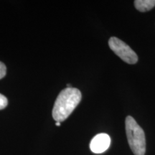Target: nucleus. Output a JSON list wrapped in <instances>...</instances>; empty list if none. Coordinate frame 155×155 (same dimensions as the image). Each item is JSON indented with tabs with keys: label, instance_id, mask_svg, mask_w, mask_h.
<instances>
[{
	"label": "nucleus",
	"instance_id": "1",
	"mask_svg": "<svg viewBox=\"0 0 155 155\" xmlns=\"http://www.w3.org/2000/svg\"><path fill=\"white\" fill-rule=\"evenodd\" d=\"M81 93L78 88H66L60 93L53 108V117L56 122L65 121L81 102Z\"/></svg>",
	"mask_w": 155,
	"mask_h": 155
},
{
	"label": "nucleus",
	"instance_id": "2",
	"mask_svg": "<svg viewBox=\"0 0 155 155\" xmlns=\"http://www.w3.org/2000/svg\"><path fill=\"white\" fill-rule=\"evenodd\" d=\"M125 127L128 143L134 154L144 155L146 152V139L144 130L130 116L126 118Z\"/></svg>",
	"mask_w": 155,
	"mask_h": 155
},
{
	"label": "nucleus",
	"instance_id": "3",
	"mask_svg": "<svg viewBox=\"0 0 155 155\" xmlns=\"http://www.w3.org/2000/svg\"><path fill=\"white\" fill-rule=\"evenodd\" d=\"M108 45L116 55L129 64H135L138 61V56L127 43L120 39L112 37L108 40Z\"/></svg>",
	"mask_w": 155,
	"mask_h": 155
},
{
	"label": "nucleus",
	"instance_id": "4",
	"mask_svg": "<svg viewBox=\"0 0 155 155\" xmlns=\"http://www.w3.org/2000/svg\"><path fill=\"white\" fill-rule=\"evenodd\" d=\"M111 138L107 134H98L95 136L90 143V149L95 154H101L109 148Z\"/></svg>",
	"mask_w": 155,
	"mask_h": 155
},
{
	"label": "nucleus",
	"instance_id": "5",
	"mask_svg": "<svg viewBox=\"0 0 155 155\" xmlns=\"http://www.w3.org/2000/svg\"><path fill=\"white\" fill-rule=\"evenodd\" d=\"M136 9L141 12L150 11L155 6V0H136L134 1Z\"/></svg>",
	"mask_w": 155,
	"mask_h": 155
},
{
	"label": "nucleus",
	"instance_id": "6",
	"mask_svg": "<svg viewBox=\"0 0 155 155\" xmlns=\"http://www.w3.org/2000/svg\"><path fill=\"white\" fill-rule=\"evenodd\" d=\"M7 104H8L7 98L4 95L0 94V110L5 108L7 107Z\"/></svg>",
	"mask_w": 155,
	"mask_h": 155
},
{
	"label": "nucleus",
	"instance_id": "7",
	"mask_svg": "<svg viewBox=\"0 0 155 155\" xmlns=\"http://www.w3.org/2000/svg\"><path fill=\"white\" fill-rule=\"evenodd\" d=\"M6 73H7V68L5 64L0 62V79L3 78L5 76Z\"/></svg>",
	"mask_w": 155,
	"mask_h": 155
},
{
	"label": "nucleus",
	"instance_id": "8",
	"mask_svg": "<svg viewBox=\"0 0 155 155\" xmlns=\"http://www.w3.org/2000/svg\"><path fill=\"white\" fill-rule=\"evenodd\" d=\"M55 125L57 126V127H60V126H61V122H56Z\"/></svg>",
	"mask_w": 155,
	"mask_h": 155
},
{
	"label": "nucleus",
	"instance_id": "9",
	"mask_svg": "<svg viewBox=\"0 0 155 155\" xmlns=\"http://www.w3.org/2000/svg\"><path fill=\"white\" fill-rule=\"evenodd\" d=\"M67 88H72V87H71V86L70 84H67Z\"/></svg>",
	"mask_w": 155,
	"mask_h": 155
}]
</instances>
